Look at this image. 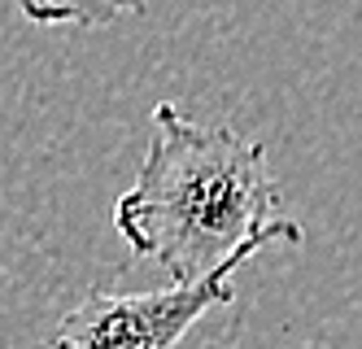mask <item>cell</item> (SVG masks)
<instances>
[{
  "label": "cell",
  "mask_w": 362,
  "mask_h": 349,
  "mask_svg": "<svg viewBox=\"0 0 362 349\" xmlns=\"http://www.w3.org/2000/svg\"><path fill=\"white\" fill-rule=\"evenodd\" d=\"M279 188L267 175V144L236 127H210L175 101L153 105V140L136 183L114 205V227L132 253L153 258L170 284H197L262 245H301L293 219H271Z\"/></svg>",
  "instance_id": "obj_1"
},
{
  "label": "cell",
  "mask_w": 362,
  "mask_h": 349,
  "mask_svg": "<svg viewBox=\"0 0 362 349\" xmlns=\"http://www.w3.org/2000/svg\"><path fill=\"white\" fill-rule=\"evenodd\" d=\"M236 266L240 262H227L223 271L197 284H170L153 292H92L62 319L48 349H179L197 319L236 297Z\"/></svg>",
  "instance_id": "obj_2"
},
{
  "label": "cell",
  "mask_w": 362,
  "mask_h": 349,
  "mask_svg": "<svg viewBox=\"0 0 362 349\" xmlns=\"http://www.w3.org/2000/svg\"><path fill=\"white\" fill-rule=\"evenodd\" d=\"M18 13L35 26H110L118 18H140L148 0H13Z\"/></svg>",
  "instance_id": "obj_3"
}]
</instances>
